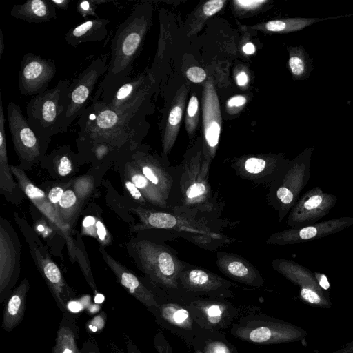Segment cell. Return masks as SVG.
Listing matches in <instances>:
<instances>
[{
    "label": "cell",
    "mask_w": 353,
    "mask_h": 353,
    "mask_svg": "<svg viewBox=\"0 0 353 353\" xmlns=\"http://www.w3.org/2000/svg\"><path fill=\"white\" fill-rule=\"evenodd\" d=\"M145 94V91L135 101L118 109L91 103L77 122L78 147L104 143L119 152H134L143 132Z\"/></svg>",
    "instance_id": "obj_1"
},
{
    "label": "cell",
    "mask_w": 353,
    "mask_h": 353,
    "mask_svg": "<svg viewBox=\"0 0 353 353\" xmlns=\"http://www.w3.org/2000/svg\"><path fill=\"white\" fill-rule=\"evenodd\" d=\"M131 210L139 219V223L133 227L134 231L159 230L170 240L181 237L207 250H216L236 241L223 232L225 228L235 225L229 220L192 216L141 205Z\"/></svg>",
    "instance_id": "obj_2"
},
{
    "label": "cell",
    "mask_w": 353,
    "mask_h": 353,
    "mask_svg": "<svg viewBox=\"0 0 353 353\" xmlns=\"http://www.w3.org/2000/svg\"><path fill=\"white\" fill-rule=\"evenodd\" d=\"M148 27L145 6L135 5L112 37L108 70L98 85L92 103L108 104L117 90L130 78L133 63Z\"/></svg>",
    "instance_id": "obj_3"
},
{
    "label": "cell",
    "mask_w": 353,
    "mask_h": 353,
    "mask_svg": "<svg viewBox=\"0 0 353 353\" xmlns=\"http://www.w3.org/2000/svg\"><path fill=\"white\" fill-rule=\"evenodd\" d=\"M179 166L181 205L172 211L192 216L221 219L223 207L210 185V167L204 163L203 153L198 152L185 158Z\"/></svg>",
    "instance_id": "obj_4"
},
{
    "label": "cell",
    "mask_w": 353,
    "mask_h": 353,
    "mask_svg": "<svg viewBox=\"0 0 353 353\" xmlns=\"http://www.w3.org/2000/svg\"><path fill=\"white\" fill-rule=\"evenodd\" d=\"M139 268L155 285L166 290H181L179 274L187 262L163 241L139 238L129 244Z\"/></svg>",
    "instance_id": "obj_5"
},
{
    "label": "cell",
    "mask_w": 353,
    "mask_h": 353,
    "mask_svg": "<svg viewBox=\"0 0 353 353\" xmlns=\"http://www.w3.org/2000/svg\"><path fill=\"white\" fill-rule=\"evenodd\" d=\"M70 83L69 79L61 80L54 87L34 96L26 105L30 125L46 144L52 136L61 133Z\"/></svg>",
    "instance_id": "obj_6"
},
{
    "label": "cell",
    "mask_w": 353,
    "mask_h": 353,
    "mask_svg": "<svg viewBox=\"0 0 353 353\" xmlns=\"http://www.w3.org/2000/svg\"><path fill=\"white\" fill-rule=\"evenodd\" d=\"M313 150L306 148L289 161L281 175L268 186L267 201L276 211L279 221L288 214L310 181Z\"/></svg>",
    "instance_id": "obj_7"
},
{
    "label": "cell",
    "mask_w": 353,
    "mask_h": 353,
    "mask_svg": "<svg viewBox=\"0 0 353 353\" xmlns=\"http://www.w3.org/2000/svg\"><path fill=\"white\" fill-rule=\"evenodd\" d=\"M14 219L30 248L37 268L43 276L59 310H68V303L72 299V290L65 281L61 272L52 260L41 240L23 219L14 213Z\"/></svg>",
    "instance_id": "obj_8"
},
{
    "label": "cell",
    "mask_w": 353,
    "mask_h": 353,
    "mask_svg": "<svg viewBox=\"0 0 353 353\" xmlns=\"http://www.w3.org/2000/svg\"><path fill=\"white\" fill-rule=\"evenodd\" d=\"M230 333L243 341L270 345L294 340L298 332L291 325L263 314H250L234 323Z\"/></svg>",
    "instance_id": "obj_9"
},
{
    "label": "cell",
    "mask_w": 353,
    "mask_h": 353,
    "mask_svg": "<svg viewBox=\"0 0 353 353\" xmlns=\"http://www.w3.org/2000/svg\"><path fill=\"white\" fill-rule=\"evenodd\" d=\"M108 65L105 59L99 56L71 82L68 105L61 123V133L66 132L71 123L90 105L98 81L107 72Z\"/></svg>",
    "instance_id": "obj_10"
},
{
    "label": "cell",
    "mask_w": 353,
    "mask_h": 353,
    "mask_svg": "<svg viewBox=\"0 0 353 353\" xmlns=\"http://www.w3.org/2000/svg\"><path fill=\"white\" fill-rule=\"evenodd\" d=\"M130 157L143 175L163 195L172 209L179 207L180 166L170 168L163 160L137 149L132 152Z\"/></svg>",
    "instance_id": "obj_11"
},
{
    "label": "cell",
    "mask_w": 353,
    "mask_h": 353,
    "mask_svg": "<svg viewBox=\"0 0 353 353\" xmlns=\"http://www.w3.org/2000/svg\"><path fill=\"white\" fill-rule=\"evenodd\" d=\"M21 245L12 225L0 218V303L11 294L20 273Z\"/></svg>",
    "instance_id": "obj_12"
},
{
    "label": "cell",
    "mask_w": 353,
    "mask_h": 353,
    "mask_svg": "<svg viewBox=\"0 0 353 353\" xmlns=\"http://www.w3.org/2000/svg\"><path fill=\"white\" fill-rule=\"evenodd\" d=\"M8 128L14 150L23 167H30L39 161L47 145L30 125L20 107L14 102L7 105Z\"/></svg>",
    "instance_id": "obj_13"
},
{
    "label": "cell",
    "mask_w": 353,
    "mask_h": 353,
    "mask_svg": "<svg viewBox=\"0 0 353 353\" xmlns=\"http://www.w3.org/2000/svg\"><path fill=\"white\" fill-rule=\"evenodd\" d=\"M337 203V196L314 187L300 196L288 214V228H301L318 223Z\"/></svg>",
    "instance_id": "obj_14"
},
{
    "label": "cell",
    "mask_w": 353,
    "mask_h": 353,
    "mask_svg": "<svg viewBox=\"0 0 353 353\" xmlns=\"http://www.w3.org/2000/svg\"><path fill=\"white\" fill-rule=\"evenodd\" d=\"M57 73L54 60L32 52L23 55L19 70V89L25 96H36L46 91Z\"/></svg>",
    "instance_id": "obj_15"
},
{
    "label": "cell",
    "mask_w": 353,
    "mask_h": 353,
    "mask_svg": "<svg viewBox=\"0 0 353 353\" xmlns=\"http://www.w3.org/2000/svg\"><path fill=\"white\" fill-rule=\"evenodd\" d=\"M201 329L219 330L227 328L238 315V309L219 298H196L186 305Z\"/></svg>",
    "instance_id": "obj_16"
},
{
    "label": "cell",
    "mask_w": 353,
    "mask_h": 353,
    "mask_svg": "<svg viewBox=\"0 0 353 353\" xmlns=\"http://www.w3.org/2000/svg\"><path fill=\"white\" fill-rule=\"evenodd\" d=\"M353 225V217L343 216L316 223L283 230L272 234L266 243L273 245H287L316 240L334 234Z\"/></svg>",
    "instance_id": "obj_17"
},
{
    "label": "cell",
    "mask_w": 353,
    "mask_h": 353,
    "mask_svg": "<svg viewBox=\"0 0 353 353\" xmlns=\"http://www.w3.org/2000/svg\"><path fill=\"white\" fill-rule=\"evenodd\" d=\"M181 290L212 298L232 295L233 283L208 270L186 263L179 278Z\"/></svg>",
    "instance_id": "obj_18"
},
{
    "label": "cell",
    "mask_w": 353,
    "mask_h": 353,
    "mask_svg": "<svg viewBox=\"0 0 353 353\" xmlns=\"http://www.w3.org/2000/svg\"><path fill=\"white\" fill-rule=\"evenodd\" d=\"M288 162L289 160L279 157L250 156L236 160L232 168L239 177L268 187L281 175Z\"/></svg>",
    "instance_id": "obj_19"
},
{
    "label": "cell",
    "mask_w": 353,
    "mask_h": 353,
    "mask_svg": "<svg viewBox=\"0 0 353 353\" xmlns=\"http://www.w3.org/2000/svg\"><path fill=\"white\" fill-rule=\"evenodd\" d=\"M12 172L16 177L21 190L33 204L42 212L50 222L61 231L66 239L68 249L72 258L77 256V247L68 231L69 226L65 225L60 218L56 208L48 199L47 194L34 185L27 176L23 167L10 165Z\"/></svg>",
    "instance_id": "obj_20"
},
{
    "label": "cell",
    "mask_w": 353,
    "mask_h": 353,
    "mask_svg": "<svg viewBox=\"0 0 353 353\" xmlns=\"http://www.w3.org/2000/svg\"><path fill=\"white\" fill-rule=\"evenodd\" d=\"M203 108L206 145L203 153L204 163L210 167L219 144L221 121L218 97L213 84L210 82L205 88Z\"/></svg>",
    "instance_id": "obj_21"
},
{
    "label": "cell",
    "mask_w": 353,
    "mask_h": 353,
    "mask_svg": "<svg viewBox=\"0 0 353 353\" xmlns=\"http://www.w3.org/2000/svg\"><path fill=\"white\" fill-rule=\"evenodd\" d=\"M100 250L105 262L113 272L118 282L154 315L159 303L152 291L134 272L115 260L102 248Z\"/></svg>",
    "instance_id": "obj_22"
},
{
    "label": "cell",
    "mask_w": 353,
    "mask_h": 353,
    "mask_svg": "<svg viewBox=\"0 0 353 353\" xmlns=\"http://www.w3.org/2000/svg\"><path fill=\"white\" fill-rule=\"evenodd\" d=\"M154 316L159 324L181 337L189 345L201 329L187 306L176 303L159 304Z\"/></svg>",
    "instance_id": "obj_23"
},
{
    "label": "cell",
    "mask_w": 353,
    "mask_h": 353,
    "mask_svg": "<svg viewBox=\"0 0 353 353\" xmlns=\"http://www.w3.org/2000/svg\"><path fill=\"white\" fill-rule=\"evenodd\" d=\"M216 264L224 275L235 281L254 288L263 285L264 280L259 271L241 256L217 252Z\"/></svg>",
    "instance_id": "obj_24"
},
{
    "label": "cell",
    "mask_w": 353,
    "mask_h": 353,
    "mask_svg": "<svg viewBox=\"0 0 353 353\" xmlns=\"http://www.w3.org/2000/svg\"><path fill=\"white\" fill-rule=\"evenodd\" d=\"M6 119L2 97H0V193L10 202L18 205L23 199V192L12 176L8 161L6 136Z\"/></svg>",
    "instance_id": "obj_25"
},
{
    "label": "cell",
    "mask_w": 353,
    "mask_h": 353,
    "mask_svg": "<svg viewBox=\"0 0 353 353\" xmlns=\"http://www.w3.org/2000/svg\"><path fill=\"white\" fill-rule=\"evenodd\" d=\"M29 288V281L23 279L6 300L1 323L6 331L11 332L23 320Z\"/></svg>",
    "instance_id": "obj_26"
},
{
    "label": "cell",
    "mask_w": 353,
    "mask_h": 353,
    "mask_svg": "<svg viewBox=\"0 0 353 353\" xmlns=\"http://www.w3.org/2000/svg\"><path fill=\"white\" fill-rule=\"evenodd\" d=\"M131 155V154H130ZM125 176L128 178L141 192L148 204L158 210H171L172 208L159 190L143 175L130 159L125 164Z\"/></svg>",
    "instance_id": "obj_27"
},
{
    "label": "cell",
    "mask_w": 353,
    "mask_h": 353,
    "mask_svg": "<svg viewBox=\"0 0 353 353\" xmlns=\"http://www.w3.org/2000/svg\"><path fill=\"white\" fill-rule=\"evenodd\" d=\"M110 20L106 19H90L71 28L65 34V42L77 47L82 43L88 41H101L108 34L107 26Z\"/></svg>",
    "instance_id": "obj_28"
},
{
    "label": "cell",
    "mask_w": 353,
    "mask_h": 353,
    "mask_svg": "<svg viewBox=\"0 0 353 353\" xmlns=\"http://www.w3.org/2000/svg\"><path fill=\"white\" fill-rule=\"evenodd\" d=\"M77 319V314L69 310L63 313L52 353H81L77 344L79 327Z\"/></svg>",
    "instance_id": "obj_29"
},
{
    "label": "cell",
    "mask_w": 353,
    "mask_h": 353,
    "mask_svg": "<svg viewBox=\"0 0 353 353\" xmlns=\"http://www.w3.org/2000/svg\"><path fill=\"white\" fill-rule=\"evenodd\" d=\"M14 18L28 23H41L57 18V9L50 0H28L10 10Z\"/></svg>",
    "instance_id": "obj_30"
},
{
    "label": "cell",
    "mask_w": 353,
    "mask_h": 353,
    "mask_svg": "<svg viewBox=\"0 0 353 353\" xmlns=\"http://www.w3.org/2000/svg\"><path fill=\"white\" fill-rule=\"evenodd\" d=\"M190 345L194 353H239L219 330L200 329Z\"/></svg>",
    "instance_id": "obj_31"
},
{
    "label": "cell",
    "mask_w": 353,
    "mask_h": 353,
    "mask_svg": "<svg viewBox=\"0 0 353 353\" xmlns=\"http://www.w3.org/2000/svg\"><path fill=\"white\" fill-rule=\"evenodd\" d=\"M145 82V78L142 75L133 79L130 78L117 90L110 103L103 105L112 109L125 107L135 101L145 92L143 88Z\"/></svg>",
    "instance_id": "obj_32"
},
{
    "label": "cell",
    "mask_w": 353,
    "mask_h": 353,
    "mask_svg": "<svg viewBox=\"0 0 353 353\" xmlns=\"http://www.w3.org/2000/svg\"><path fill=\"white\" fill-rule=\"evenodd\" d=\"M345 16H337L327 18H305L296 17L281 20H273L265 24V28L268 31L274 32H291L301 30L313 23L324 20L337 19Z\"/></svg>",
    "instance_id": "obj_33"
},
{
    "label": "cell",
    "mask_w": 353,
    "mask_h": 353,
    "mask_svg": "<svg viewBox=\"0 0 353 353\" xmlns=\"http://www.w3.org/2000/svg\"><path fill=\"white\" fill-rule=\"evenodd\" d=\"M290 71L296 79L307 78L312 69L308 54L302 48H296L288 61Z\"/></svg>",
    "instance_id": "obj_34"
},
{
    "label": "cell",
    "mask_w": 353,
    "mask_h": 353,
    "mask_svg": "<svg viewBox=\"0 0 353 353\" xmlns=\"http://www.w3.org/2000/svg\"><path fill=\"white\" fill-rule=\"evenodd\" d=\"M78 201L76 192L72 190H66L55 206L60 218L68 226L74 213L77 210Z\"/></svg>",
    "instance_id": "obj_35"
},
{
    "label": "cell",
    "mask_w": 353,
    "mask_h": 353,
    "mask_svg": "<svg viewBox=\"0 0 353 353\" xmlns=\"http://www.w3.org/2000/svg\"><path fill=\"white\" fill-rule=\"evenodd\" d=\"M104 0H85L79 1L76 6L77 11L86 20L88 17H94L97 18L96 10L99 4L108 3Z\"/></svg>",
    "instance_id": "obj_36"
},
{
    "label": "cell",
    "mask_w": 353,
    "mask_h": 353,
    "mask_svg": "<svg viewBox=\"0 0 353 353\" xmlns=\"http://www.w3.org/2000/svg\"><path fill=\"white\" fill-rule=\"evenodd\" d=\"M107 314L101 312L86 323V330L91 334L99 333L103 331L105 326Z\"/></svg>",
    "instance_id": "obj_37"
},
{
    "label": "cell",
    "mask_w": 353,
    "mask_h": 353,
    "mask_svg": "<svg viewBox=\"0 0 353 353\" xmlns=\"http://www.w3.org/2000/svg\"><path fill=\"white\" fill-rule=\"evenodd\" d=\"M124 185L132 198L134 199L139 204V205L143 207H148L147 205L149 204L142 195L141 192L139 190L136 185L126 176H125L124 179Z\"/></svg>",
    "instance_id": "obj_38"
},
{
    "label": "cell",
    "mask_w": 353,
    "mask_h": 353,
    "mask_svg": "<svg viewBox=\"0 0 353 353\" xmlns=\"http://www.w3.org/2000/svg\"><path fill=\"white\" fill-rule=\"evenodd\" d=\"M153 344L158 353H173L170 343L161 332L155 334Z\"/></svg>",
    "instance_id": "obj_39"
},
{
    "label": "cell",
    "mask_w": 353,
    "mask_h": 353,
    "mask_svg": "<svg viewBox=\"0 0 353 353\" xmlns=\"http://www.w3.org/2000/svg\"><path fill=\"white\" fill-rule=\"evenodd\" d=\"M97 221L94 216H86L82 221L83 233L97 239Z\"/></svg>",
    "instance_id": "obj_40"
},
{
    "label": "cell",
    "mask_w": 353,
    "mask_h": 353,
    "mask_svg": "<svg viewBox=\"0 0 353 353\" xmlns=\"http://www.w3.org/2000/svg\"><path fill=\"white\" fill-rule=\"evenodd\" d=\"M225 1L224 0H211L207 1L203 8L205 15L210 17L218 12L223 7Z\"/></svg>",
    "instance_id": "obj_41"
},
{
    "label": "cell",
    "mask_w": 353,
    "mask_h": 353,
    "mask_svg": "<svg viewBox=\"0 0 353 353\" xmlns=\"http://www.w3.org/2000/svg\"><path fill=\"white\" fill-rule=\"evenodd\" d=\"M186 75L188 79L194 83H201L206 78L205 70L197 66L190 68L186 72Z\"/></svg>",
    "instance_id": "obj_42"
},
{
    "label": "cell",
    "mask_w": 353,
    "mask_h": 353,
    "mask_svg": "<svg viewBox=\"0 0 353 353\" xmlns=\"http://www.w3.org/2000/svg\"><path fill=\"white\" fill-rule=\"evenodd\" d=\"M183 110L181 106L176 105L170 111L168 117V125L165 132L171 127H176L180 123L182 117Z\"/></svg>",
    "instance_id": "obj_43"
},
{
    "label": "cell",
    "mask_w": 353,
    "mask_h": 353,
    "mask_svg": "<svg viewBox=\"0 0 353 353\" xmlns=\"http://www.w3.org/2000/svg\"><path fill=\"white\" fill-rule=\"evenodd\" d=\"M97 239L104 245L110 243V236L104 224L99 219L97 221Z\"/></svg>",
    "instance_id": "obj_44"
},
{
    "label": "cell",
    "mask_w": 353,
    "mask_h": 353,
    "mask_svg": "<svg viewBox=\"0 0 353 353\" xmlns=\"http://www.w3.org/2000/svg\"><path fill=\"white\" fill-rule=\"evenodd\" d=\"M319 291L312 289H301V296L305 301L312 304L321 303L322 299L318 293Z\"/></svg>",
    "instance_id": "obj_45"
},
{
    "label": "cell",
    "mask_w": 353,
    "mask_h": 353,
    "mask_svg": "<svg viewBox=\"0 0 353 353\" xmlns=\"http://www.w3.org/2000/svg\"><path fill=\"white\" fill-rule=\"evenodd\" d=\"M65 190L61 186H54L48 192L47 196L50 202L56 206L61 200Z\"/></svg>",
    "instance_id": "obj_46"
},
{
    "label": "cell",
    "mask_w": 353,
    "mask_h": 353,
    "mask_svg": "<svg viewBox=\"0 0 353 353\" xmlns=\"http://www.w3.org/2000/svg\"><path fill=\"white\" fill-rule=\"evenodd\" d=\"M81 353H101L95 339L90 336L81 348Z\"/></svg>",
    "instance_id": "obj_47"
},
{
    "label": "cell",
    "mask_w": 353,
    "mask_h": 353,
    "mask_svg": "<svg viewBox=\"0 0 353 353\" xmlns=\"http://www.w3.org/2000/svg\"><path fill=\"white\" fill-rule=\"evenodd\" d=\"M265 2V0H236L234 1L238 6L247 10L254 9Z\"/></svg>",
    "instance_id": "obj_48"
},
{
    "label": "cell",
    "mask_w": 353,
    "mask_h": 353,
    "mask_svg": "<svg viewBox=\"0 0 353 353\" xmlns=\"http://www.w3.org/2000/svg\"><path fill=\"white\" fill-rule=\"evenodd\" d=\"M199 107V102L196 97L192 96L188 103V116L190 118L194 117L195 114L197 113Z\"/></svg>",
    "instance_id": "obj_49"
},
{
    "label": "cell",
    "mask_w": 353,
    "mask_h": 353,
    "mask_svg": "<svg viewBox=\"0 0 353 353\" xmlns=\"http://www.w3.org/2000/svg\"><path fill=\"white\" fill-rule=\"evenodd\" d=\"M123 339L127 350V353H141L132 339L126 334H123Z\"/></svg>",
    "instance_id": "obj_50"
},
{
    "label": "cell",
    "mask_w": 353,
    "mask_h": 353,
    "mask_svg": "<svg viewBox=\"0 0 353 353\" xmlns=\"http://www.w3.org/2000/svg\"><path fill=\"white\" fill-rule=\"evenodd\" d=\"M314 274L321 288L325 290L330 288V283L325 274L319 272H314Z\"/></svg>",
    "instance_id": "obj_51"
},
{
    "label": "cell",
    "mask_w": 353,
    "mask_h": 353,
    "mask_svg": "<svg viewBox=\"0 0 353 353\" xmlns=\"http://www.w3.org/2000/svg\"><path fill=\"white\" fill-rule=\"evenodd\" d=\"M246 103V99L243 96L237 95L230 98L228 101V105L230 108L240 107Z\"/></svg>",
    "instance_id": "obj_52"
},
{
    "label": "cell",
    "mask_w": 353,
    "mask_h": 353,
    "mask_svg": "<svg viewBox=\"0 0 353 353\" xmlns=\"http://www.w3.org/2000/svg\"><path fill=\"white\" fill-rule=\"evenodd\" d=\"M56 9L66 10L68 8L70 0H50Z\"/></svg>",
    "instance_id": "obj_53"
},
{
    "label": "cell",
    "mask_w": 353,
    "mask_h": 353,
    "mask_svg": "<svg viewBox=\"0 0 353 353\" xmlns=\"http://www.w3.org/2000/svg\"><path fill=\"white\" fill-rule=\"evenodd\" d=\"M248 81V77L245 72H240L236 77V83L240 86L245 85Z\"/></svg>",
    "instance_id": "obj_54"
},
{
    "label": "cell",
    "mask_w": 353,
    "mask_h": 353,
    "mask_svg": "<svg viewBox=\"0 0 353 353\" xmlns=\"http://www.w3.org/2000/svg\"><path fill=\"white\" fill-rule=\"evenodd\" d=\"M243 51L246 54H252L255 52V47L252 43H247L243 46Z\"/></svg>",
    "instance_id": "obj_55"
},
{
    "label": "cell",
    "mask_w": 353,
    "mask_h": 353,
    "mask_svg": "<svg viewBox=\"0 0 353 353\" xmlns=\"http://www.w3.org/2000/svg\"><path fill=\"white\" fill-rule=\"evenodd\" d=\"M5 49V42L3 40V32L0 29V58H1Z\"/></svg>",
    "instance_id": "obj_56"
},
{
    "label": "cell",
    "mask_w": 353,
    "mask_h": 353,
    "mask_svg": "<svg viewBox=\"0 0 353 353\" xmlns=\"http://www.w3.org/2000/svg\"><path fill=\"white\" fill-rule=\"evenodd\" d=\"M110 350L112 353H125L113 342L110 344Z\"/></svg>",
    "instance_id": "obj_57"
}]
</instances>
